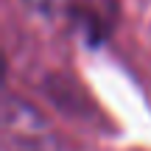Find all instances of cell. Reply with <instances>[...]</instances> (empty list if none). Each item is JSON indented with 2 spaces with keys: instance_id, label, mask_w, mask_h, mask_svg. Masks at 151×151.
Listing matches in <instances>:
<instances>
[{
  "instance_id": "6da1fadb",
  "label": "cell",
  "mask_w": 151,
  "mask_h": 151,
  "mask_svg": "<svg viewBox=\"0 0 151 151\" xmlns=\"http://www.w3.org/2000/svg\"><path fill=\"white\" fill-rule=\"evenodd\" d=\"M31 3H34V6H39V9H50L56 0H31Z\"/></svg>"
}]
</instances>
